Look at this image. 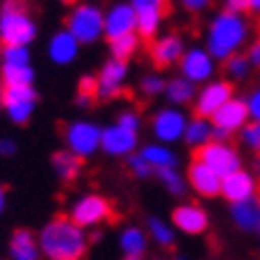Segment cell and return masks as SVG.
<instances>
[{"label": "cell", "instance_id": "6da1fadb", "mask_svg": "<svg viewBox=\"0 0 260 260\" xmlns=\"http://www.w3.org/2000/svg\"><path fill=\"white\" fill-rule=\"evenodd\" d=\"M39 246L46 260H84L88 253V234L67 215H57L39 229Z\"/></svg>", "mask_w": 260, "mask_h": 260}, {"label": "cell", "instance_id": "7a4b0ae2", "mask_svg": "<svg viewBox=\"0 0 260 260\" xmlns=\"http://www.w3.org/2000/svg\"><path fill=\"white\" fill-rule=\"evenodd\" d=\"M251 36V24L244 15H232V12H217L205 26V50L217 60L227 62L229 57L241 53V48L248 43Z\"/></svg>", "mask_w": 260, "mask_h": 260}, {"label": "cell", "instance_id": "3957f363", "mask_svg": "<svg viewBox=\"0 0 260 260\" xmlns=\"http://www.w3.org/2000/svg\"><path fill=\"white\" fill-rule=\"evenodd\" d=\"M39 36V24L29 15L24 0H3L0 5V39L3 46H26Z\"/></svg>", "mask_w": 260, "mask_h": 260}, {"label": "cell", "instance_id": "277c9868", "mask_svg": "<svg viewBox=\"0 0 260 260\" xmlns=\"http://www.w3.org/2000/svg\"><path fill=\"white\" fill-rule=\"evenodd\" d=\"M64 29L79 41L81 46H93L105 36V10L98 3H91V0L77 3L67 15Z\"/></svg>", "mask_w": 260, "mask_h": 260}, {"label": "cell", "instance_id": "5b68a950", "mask_svg": "<svg viewBox=\"0 0 260 260\" xmlns=\"http://www.w3.org/2000/svg\"><path fill=\"white\" fill-rule=\"evenodd\" d=\"M67 217L72 222H77L81 229H95L105 224V222L112 217V203L103 193H95V191H88V193H81L70 203V210H67Z\"/></svg>", "mask_w": 260, "mask_h": 260}, {"label": "cell", "instance_id": "8992f818", "mask_svg": "<svg viewBox=\"0 0 260 260\" xmlns=\"http://www.w3.org/2000/svg\"><path fill=\"white\" fill-rule=\"evenodd\" d=\"M101 139H103V126L91 122V119H74L64 126L62 141L64 148L74 153L79 160L93 158L101 150Z\"/></svg>", "mask_w": 260, "mask_h": 260}, {"label": "cell", "instance_id": "52a82bcc", "mask_svg": "<svg viewBox=\"0 0 260 260\" xmlns=\"http://www.w3.org/2000/svg\"><path fill=\"white\" fill-rule=\"evenodd\" d=\"M186 112L181 108H174V105H165V108H158V110L150 115V134L158 143H165V146H174V143L184 141V132H186V124H189Z\"/></svg>", "mask_w": 260, "mask_h": 260}, {"label": "cell", "instance_id": "ba28073f", "mask_svg": "<svg viewBox=\"0 0 260 260\" xmlns=\"http://www.w3.org/2000/svg\"><path fill=\"white\" fill-rule=\"evenodd\" d=\"M36 105H39V93L34 86H5L0 95V108L17 126H26L31 122Z\"/></svg>", "mask_w": 260, "mask_h": 260}, {"label": "cell", "instance_id": "9c48e42d", "mask_svg": "<svg viewBox=\"0 0 260 260\" xmlns=\"http://www.w3.org/2000/svg\"><path fill=\"white\" fill-rule=\"evenodd\" d=\"M177 67H179V74L184 79H189L196 86H203V84L215 79L217 60L205 50V46H191L186 48V53H184V57H181V62Z\"/></svg>", "mask_w": 260, "mask_h": 260}, {"label": "cell", "instance_id": "30bf717a", "mask_svg": "<svg viewBox=\"0 0 260 260\" xmlns=\"http://www.w3.org/2000/svg\"><path fill=\"white\" fill-rule=\"evenodd\" d=\"M213 126H215V139L217 141H229L232 134H239L244 129L251 117H248V108H246V98L234 95L229 103H224L220 110L213 115Z\"/></svg>", "mask_w": 260, "mask_h": 260}, {"label": "cell", "instance_id": "8fae6325", "mask_svg": "<svg viewBox=\"0 0 260 260\" xmlns=\"http://www.w3.org/2000/svg\"><path fill=\"white\" fill-rule=\"evenodd\" d=\"M129 62H122V60H105L103 67L95 74V98L98 101H112L117 98L122 91H124L126 81H129Z\"/></svg>", "mask_w": 260, "mask_h": 260}, {"label": "cell", "instance_id": "7c38bea8", "mask_svg": "<svg viewBox=\"0 0 260 260\" xmlns=\"http://www.w3.org/2000/svg\"><path fill=\"white\" fill-rule=\"evenodd\" d=\"M196 158L208 165L210 170L220 174V177H227V174L241 170V153H239L237 146H232L229 141H217L215 139L213 143H208L205 148H201L196 153Z\"/></svg>", "mask_w": 260, "mask_h": 260}, {"label": "cell", "instance_id": "4fadbf2b", "mask_svg": "<svg viewBox=\"0 0 260 260\" xmlns=\"http://www.w3.org/2000/svg\"><path fill=\"white\" fill-rule=\"evenodd\" d=\"M232 98H234V84L229 79H213L198 88L196 101H193V110H196L198 117L213 119L215 112Z\"/></svg>", "mask_w": 260, "mask_h": 260}, {"label": "cell", "instance_id": "5bb4252c", "mask_svg": "<svg viewBox=\"0 0 260 260\" xmlns=\"http://www.w3.org/2000/svg\"><path fill=\"white\" fill-rule=\"evenodd\" d=\"M172 227L186 237H201L210 227V215L201 203H179L170 215Z\"/></svg>", "mask_w": 260, "mask_h": 260}, {"label": "cell", "instance_id": "9a60e30c", "mask_svg": "<svg viewBox=\"0 0 260 260\" xmlns=\"http://www.w3.org/2000/svg\"><path fill=\"white\" fill-rule=\"evenodd\" d=\"M101 150L108 158H129L139 153V134L129 132L124 126H119L117 122L103 126V139H101Z\"/></svg>", "mask_w": 260, "mask_h": 260}, {"label": "cell", "instance_id": "2e32d148", "mask_svg": "<svg viewBox=\"0 0 260 260\" xmlns=\"http://www.w3.org/2000/svg\"><path fill=\"white\" fill-rule=\"evenodd\" d=\"M186 53V46H184V39L174 31H165L160 34L158 39L150 43V62L160 67V70H167V67H174V64L181 62V57Z\"/></svg>", "mask_w": 260, "mask_h": 260}, {"label": "cell", "instance_id": "e0dca14e", "mask_svg": "<svg viewBox=\"0 0 260 260\" xmlns=\"http://www.w3.org/2000/svg\"><path fill=\"white\" fill-rule=\"evenodd\" d=\"M186 181H189V189L201 198L222 196V177L208 165H203L198 158H193L186 167Z\"/></svg>", "mask_w": 260, "mask_h": 260}, {"label": "cell", "instance_id": "ac0fdd59", "mask_svg": "<svg viewBox=\"0 0 260 260\" xmlns=\"http://www.w3.org/2000/svg\"><path fill=\"white\" fill-rule=\"evenodd\" d=\"M126 34H136V10L129 0H119L105 10V39L115 41Z\"/></svg>", "mask_w": 260, "mask_h": 260}, {"label": "cell", "instance_id": "d6986e66", "mask_svg": "<svg viewBox=\"0 0 260 260\" xmlns=\"http://www.w3.org/2000/svg\"><path fill=\"white\" fill-rule=\"evenodd\" d=\"M79 53H81V43L64 26L50 34V39L46 43V55L55 67H70V64H74Z\"/></svg>", "mask_w": 260, "mask_h": 260}, {"label": "cell", "instance_id": "ffe728a7", "mask_svg": "<svg viewBox=\"0 0 260 260\" xmlns=\"http://www.w3.org/2000/svg\"><path fill=\"white\" fill-rule=\"evenodd\" d=\"M255 196H258V179L246 167L222 177V198L229 205L241 203V201H248V198H255Z\"/></svg>", "mask_w": 260, "mask_h": 260}, {"label": "cell", "instance_id": "44dd1931", "mask_svg": "<svg viewBox=\"0 0 260 260\" xmlns=\"http://www.w3.org/2000/svg\"><path fill=\"white\" fill-rule=\"evenodd\" d=\"M148 244H150V239L143 227L126 224V227L119 229L117 248H119L122 260H146V255H148Z\"/></svg>", "mask_w": 260, "mask_h": 260}, {"label": "cell", "instance_id": "7402d4cb", "mask_svg": "<svg viewBox=\"0 0 260 260\" xmlns=\"http://www.w3.org/2000/svg\"><path fill=\"white\" fill-rule=\"evenodd\" d=\"M41 246L39 234H34L31 229L19 227L10 234L8 241V260H41Z\"/></svg>", "mask_w": 260, "mask_h": 260}, {"label": "cell", "instance_id": "603a6c76", "mask_svg": "<svg viewBox=\"0 0 260 260\" xmlns=\"http://www.w3.org/2000/svg\"><path fill=\"white\" fill-rule=\"evenodd\" d=\"M229 220L241 232H255L260 224V198H248L229 205Z\"/></svg>", "mask_w": 260, "mask_h": 260}, {"label": "cell", "instance_id": "cb8c5ba5", "mask_svg": "<svg viewBox=\"0 0 260 260\" xmlns=\"http://www.w3.org/2000/svg\"><path fill=\"white\" fill-rule=\"evenodd\" d=\"M215 141V126L210 119L205 117H191L189 124H186V132H184V146H189L191 150H201L205 148L208 143Z\"/></svg>", "mask_w": 260, "mask_h": 260}, {"label": "cell", "instance_id": "d4e9b609", "mask_svg": "<svg viewBox=\"0 0 260 260\" xmlns=\"http://www.w3.org/2000/svg\"><path fill=\"white\" fill-rule=\"evenodd\" d=\"M141 153L143 158H146V162H148L155 172L158 170H167V167H177L179 165V155H177V150L172 148V146H165V143H146V146H141Z\"/></svg>", "mask_w": 260, "mask_h": 260}, {"label": "cell", "instance_id": "484cf974", "mask_svg": "<svg viewBox=\"0 0 260 260\" xmlns=\"http://www.w3.org/2000/svg\"><path fill=\"white\" fill-rule=\"evenodd\" d=\"M198 93V86L191 84L189 79H184L181 74L167 79V88H165V101L167 105H174V108H184V105H193Z\"/></svg>", "mask_w": 260, "mask_h": 260}, {"label": "cell", "instance_id": "4316f807", "mask_svg": "<svg viewBox=\"0 0 260 260\" xmlns=\"http://www.w3.org/2000/svg\"><path fill=\"white\" fill-rule=\"evenodd\" d=\"M50 167H53V172H55L57 179H62V181H74L81 174V160L77 158L74 153H70L67 148L53 153Z\"/></svg>", "mask_w": 260, "mask_h": 260}, {"label": "cell", "instance_id": "83f0119b", "mask_svg": "<svg viewBox=\"0 0 260 260\" xmlns=\"http://www.w3.org/2000/svg\"><path fill=\"white\" fill-rule=\"evenodd\" d=\"M146 234H148L150 241L155 246H160V248H170V246H174V241H177V229L172 227V222L162 220L158 215H150L148 220H146Z\"/></svg>", "mask_w": 260, "mask_h": 260}, {"label": "cell", "instance_id": "f1b7e54d", "mask_svg": "<svg viewBox=\"0 0 260 260\" xmlns=\"http://www.w3.org/2000/svg\"><path fill=\"white\" fill-rule=\"evenodd\" d=\"M160 186L174 198H181L186 191H189V181H186V174L179 172V167H167V170H158L155 172Z\"/></svg>", "mask_w": 260, "mask_h": 260}, {"label": "cell", "instance_id": "f546056e", "mask_svg": "<svg viewBox=\"0 0 260 260\" xmlns=\"http://www.w3.org/2000/svg\"><path fill=\"white\" fill-rule=\"evenodd\" d=\"M108 43H110V57L129 62L141 48V36L139 34H126V36H119V39L108 41Z\"/></svg>", "mask_w": 260, "mask_h": 260}, {"label": "cell", "instance_id": "4dcf8cb0", "mask_svg": "<svg viewBox=\"0 0 260 260\" xmlns=\"http://www.w3.org/2000/svg\"><path fill=\"white\" fill-rule=\"evenodd\" d=\"M162 29V12H136V34L141 41H155Z\"/></svg>", "mask_w": 260, "mask_h": 260}, {"label": "cell", "instance_id": "1f68e13d", "mask_svg": "<svg viewBox=\"0 0 260 260\" xmlns=\"http://www.w3.org/2000/svg\"><path fill=\"white\" fill-rule=\"evenodd\" d=\"M0 67H31V48L26 46H3Z\"/></svg>", "mask_w": 260, "mask_h": 260}, {"label": "cell", "instance_id": "d6a6232c", "mask_svg": "<svg viewBox=\"0 0 260 260\" xmlns=\"http://www.w3.org/2000/svg\"><path fill=\"white\" fill-rule=\"evenodd\" d=\"M0 79L5 86H34L36 72L31 67H0Z\"/></svg>", "mask_w": 260, "mask_h": 260}, {"label": "cell", "instance_id": "836d02e7", "mask_svg": "<svg viewBox=\"0 0 260 260\" xmlns=\"http://www.w3.org/2000/svg\"><path fill=\"white\" fill-rule=\"evenodd\" d=\"M167 79L160 72H146L141 79H139V91L146 98H155V95H165Z\"/></svg>", "mask_w": 260, "mask_h": 260}, {"label": "cell", "instance_id": "e575fe53", "mask_svg": "<svg viewBox=\"0 0 260 260\" xmlns=\"http://www.w3.org/2000/svg\"><path fill=\"white\" fill-rule=\"evenodd\" d=\"M224 64V74H227L229 81H244L248 79V74H251V62H248V57H246V53H239V55L229 57Z\"/></svg>", "mask_w": 260, "mask_h": 260}, {"label": "cell", "instance_id": "d590c367", "mask_svg": "<svg viewBox=\"0 0 260 260\" xmlns=\"http://www.w3.org/2000/svg\"><path fill=\"white\" fill-rule=\"evenodd\" d=\"M241 146L246 150H251L255 155H260V122H248V124L239 132Z\"/></svg>", "mask_w": 260, "mask_h": 260}, {"label": "cell", "instance_id": "8d00e7d4", "mask_svg": "<svg viewBox=\"0 0 260 260\" xmlns=\"http://www.w3.org/2000/svg\"><path fill=\"white\" fill-rule=\"evenodd\" d=\"M126 170H129V174L136 177V179H148V177L155 174V170L146 162V158H143L141 153H134V155L126 158Z\"/></svg>", "mask_w": 260, "mask_h": 260}, {"label": "cell", "instance_id": "74e56055", "mask_svg": "<svg viewBox=\"0 0 260 260\" xmlns=\"http://www.w3.org/2000/svg\"><path fill=\"white\" fill-rule=\"evenodd\" d=\"M119 126H124V129H129V132H141V126H143V117H141V112L134 110V108H126V110H122L117 115V119H115Z\"/></svg>", "mask_w": 260, "mask_h": 260}, {"label": "cell", "instance_id": "f35d334b", "mask_svg": "<svg viewBox=\"0 0 260 260\" xmlns=\"http://www.w3.org/2000/svg\"><path fill=\"white\" fill-rule=\"evenodd\" d=\"M246 108H248L251 122H260V86L248 91V95H246Z\"/></svg>", "mask_w": 260, "mask_h": 260}, {"label": "cell", "instance_id": "ab89813d", "mask_svg": "<svg viewBox=\"0 0 260 260\" xmlns=\"http://www.w3.org/2000/svg\"><path fill=\"white\" fill-rule=\"evenodd\" d=\"M136 12H162L165 0H129Z\"/></svg>", "mask_w": 260, "mask_h": 260}, {"label": "cell", "instance_id": "60d3db41", "mask_svg": "<svg viewBox=\"0 0 260 260\" xmlns=\"http://www.w3.org/2000/svg\"><path fill=\"white\" fill-rule=\"evenodd\" d=\"M179 5L189 15H201V12H205V10L213 5V0H179Z\"/></svg>", "mask_w": 260, "mask_h": 260}, {"label": "cell", "instance_id": "b9f144b4", "mask_svg": "<svg viewBox=\"0 0 260 260\" xmlns=\"http://www.w3.org/2000/svg\"><path fill=\"white\" fill-rule=\"evenodd\" d=\"M222 10L232 15H246L248 12V0H222Z\"/></svg>", "mask_w": 260, "mask_h": 260}, {"label": "cell", "instance_id": "7bdbcfd3", "mask_svg": "<svg viewBox=\"0 0 260 260\" xmlns=\"http://www.w3.org/2000/svg\"><path fill=\"white\" fill-rule=\"evenodd\" d=\"M246 57H248V62H251L253 70H260V39L253 41L248 50H246Z\"/></svg>", "mask_w": 260, "mask_h": 260}, {"label": "cell", "instance_id": "ee69618b", "mask_svg": "<svg viewBox=\"0 0 260 260\" xmlns=\"http://www.w3.org/2000/svg\"><path fill=\"white\" fill-rule=\"evenodd\" d=\"M17 153V141L15 139H0V158H12Z\"/></svg>", "mask_w": 260, "mask_h": 260}, {"label": "cell", "instance_id": "f6af8a7d", "mask_svg": "<svg viewBox=\"0 0 260 260\" xmlns=\"http://www.w3.org/2000/svg\"><path fill=\"white\" fill-rule=\"evenodd\" d=\"M77 91H81V93H91L95 98V77H88V74H84L79 79V86H77Z\"/></svg>", "mask_w": 260, "mask_h": 260}, {"label": "cell", "instance_id": "bcb514c9", "mask_svg": "<svg viewBox=\"0 0 260 260\" xmlns=\"http://www.w3.org/2000/svg\"><path fill=\"white\" fill-rule=\"evenodd\" d=\"M74 103H77V108H88V105L93 103V95H91V93H81V91H77V95H74Z\"/></svg>", "mask_w": 260, "mask_h": 260}, {"label": "cell", "instance_id": "7dc6e473", "mask_svg": "<svg viewBox=\"0 0 260 260\" xmlns=\"http://www.w3.org/2000/svg\"><path fill=\"white\" fill-rule=\"evenodd\" d=\"M248 12L253 17H260V0H248Z\"/></svg>", "mask_w": 260, "mask_h": 260}, {"label": "cell", "instance_id": "c3c4849f", "mask_svg": "<svg viewBox=\"0 0 260 260\" xmlns=\"http://www.w3.org/2000/svg\"><path fill=\"white\" fill-rule=\"evenodd\" d=\"M5 205H8V193H5V189L0 186V215L5 213Z\"/></svg>", "mask_w": 260, "mask_h": 260}, {"label": "cell", "instance_id": "681fc988", "mask_svg": "<svg viewBox=\"0 0 260 260\" xmlns=\"http://www.w3.org/2000/svg\"><path fill=\"white\" fill-rule=\"evenodd\" d=\"M3 91H5V84H3V79H0V95H3Z\"/></svg>", "mask_w": 260, "mask_h": 260}, {"label": "cell", "instance_id": "f907efd6", "mask_svg": "<svg viewBox=\"0 0 260 260\" xmlns=\"http://www.w3.org/2000/svg\"><path fill=\"white\" fill-rule=\"evenodd\" d=\"M174 260H189V258H186V255H177V258H174Z\"/></svg>", "mask_w": 260, "mask_h": 260}, {"label": "cell", "instance_id": "816d5d0a", "mask_svg": "<svg viewBox=\"0 0 260 260\" xmlns=\"http://www.w3.org/2000/svg\"><path fill=\"white\" fill-rule=\"evenodd\" d=\"M255 234H258V237H260V224H258V229H255Z\"/></svg>", "mask_w": 260, "mask_h": 260}, {"label": "cell", "instance_id": "f5cc1de1", "mask_svg": "<svg viewBox=\"0 0 260 260\" xmlns=\"http://www.w3.org/2000/svg\"><path fill=\"white\" fill-rule=\"evenodd\" d=\"M0 50H3V39H0Z\"/></svg>", "mask_w": 260, "mask_h": 260}, {"label": "cell", "instance_id": "db71d44e", "mask_svg": "<svg viewBox=\"0 0 260 260\" xmlns=\"http://www.w3.org/2000/svg\"><path fill=\"white\" fill-rule=\"evenodd\" d=\"M258 172H260V160H258Z\"/></svg>", "mask_w": 260, "mask_h": 260}, {"label": "cell", "instance_id": "11a10c76", "mask_svg": "<svg viewBox=\"0 0 260 260\" xmlns=\"http://www.w3.org/2000/svg\"><path fill=\"white\" fill-rule=\"evenodd\" d=\"M0 110H3V108H0Z\"/></svg>", "mask_w": 260, "mask_h": 260}, {"label": "cell", "instance_id": "9f6ffc18", "mask_svg": "<svg viewBox=\"0 0 260 260\" xmlns=\"http://www.w3.org/2000/svg\"><path fill=\"white\" fill-rule=\"evenodd\" d=\"M0 260H3V258H0Z\"/></svg>", "mask_w": 260, "mask_h": 260}]
</instances>
